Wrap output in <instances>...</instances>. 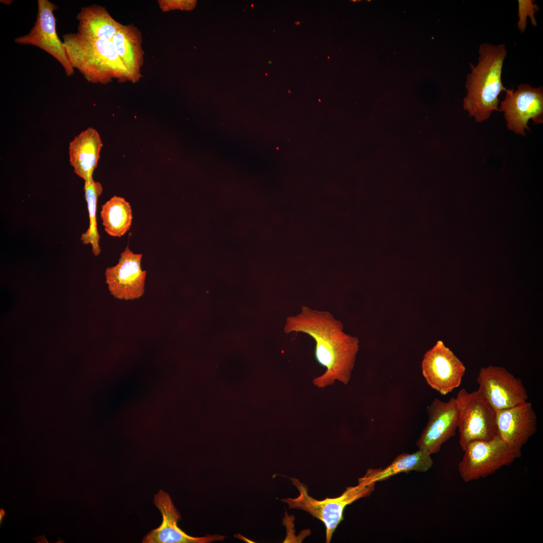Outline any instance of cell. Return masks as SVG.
Listing matches in <instances>:
<instances>
[{"label": "cell", "mask_w": 543, "mask_h": 543, "mask_svg": "<svg viewBox=\"0 0 543 543\" xmlns=\"http://www.w3.org/2000/svg\"><path fill=\"white\" fill-rule=\"evenodd\" d=\"M284 331L287 334L303 333L315 341V358L325 368L313 380L316 387H327L336 381L345 385L349 383L359 340L344 332L341 322L331 312L302 306L298 314L287 318Z\"/></svg>", "instance_id": "cell-1"}, {"label": "cell", "mask_w": 543, "mask_h": 543, "mask_svg": "<svg viewBox=\"0 0 543 543\" xmlns=\"http://www.w3.org/2000/svg\"><path fill=\"white\" fill-rule=\"evenodd\" d=\"M507 50L504 44L482 43L479 48L478 62L470 63L467 75V95L464 109L478 122L488 119L498 108V97L506 91L502 81V72Z\"/></svg>", "instance_id": "cell-2"}, {"label": "cell", "mask_w": 543, "mask_h": 543, "mask_svg": "<svg viewBox=\"0 0 543 543\" xmlns=\"http://www.w3.org/2000/svg\"><path fill=\"white\" fill-rule=\"evenodd\" d=\"M62 38L71 66L88 82L104 84L115 79L132 82L111 40L93 39L78 32L65 34Z\"/></svg>", "instance_id": "cell-3"}, {"label": "cell", "mask_w": 543, "mask_h": 543, "mask_svg": "<svg viewBox=\"0 0 543 543\" xmlns=\"http://www.w3.org/2000/svg\"><path fill=\"white\" fill-rule=\"evenodd\" d=\"M290 479L298 490L299 495L294 498H285L282 501L288 504L289 508L302 510L321 521L325 526L327 543L330 542L334 532L343 519V511L346 506L360 498L369 496L374 490L376 484L371 482L365 474L358 479L357 485L347 487L340 496L319 500L309 494L307 485L296 478Z\"/></svg>", "instance_id": "cell-4"}, {"label": "cell", "mask_w": 543, "mask_h": 543, "mask_svg": "<svg viewBox=\"0 0 543 543\" xmlns=\"http://www.w3.org/2000/svg\"><path fill=\"white\" fill-rule=\"evenodd\" d=\"M456 400L459 409V444L463 450L470 442L489 440L498 435L496 411L477 390L461 389Z\"/></svg>", "instance_id": "cell-5"}, {"label": "cell", "mask_w": 543, "mask_h": 543, "mask_svg": "<svg viewBox=\"0 0 543 543\" xmlns=\"http://www.w3.org/2000/svg\"><path fill=\"white\" fill-rule=\"evenodd\" d=\"M463 450L458 470L465 482L486 478L521 456V451L508 446L498 435L489 440L472 441Z\"/></svg>", "instance_id": "cell-6"}, {"label": "cell", "mask_w": 543, "mask_h": 543, "mask_svg": "<svg viewBox=\"0 0 543 543\" xmlns=\"http://www.w3.org/2000/svg\"><path fill=\"white\" fill-rule=\"evenodd\" d=\"M477 382L478 390L496 411L527 401L528 396L522 381L504 368L494 366L482 368Z\"/></svg>", "instance_id": "cell-7"}, {"label": "cell", "mask_w": 543, "mask_h": 543, "mask_svg": "<svg viewBox=\"0 0 543 543\" xmlns=\"http://www.w3.org/2000/svg\"><path fill=\"white\" fill-rule=\"evenodd\" d=\"M421 371L428 385L445 396L461 385L466 367L442 341L438 340L424 354Z\"/></svg>", "instance_id": "cell-8"}, {"label": "cell", "mask_w": 543, "mask_h": 543, "mask_svg": "<svg viewBox=\"0 0 543 543\" xmlns=\"http://www.w3.org/2000/svg\"><path fill=\"white\" fill-rule=\"evenodd\" d=\"M57 9L55 4L48 0H38L36 20L33 27L28 34L16 38L14 41L19 44L37 46L46 51L60 63L66 75L70 76L74 74V69L68 59L63 43L56 32L54 12Z\"/></svg>", "instance_id": "cell-9"}, {"label": "cell", "mask_w": 543, "mask_h": 543, "mask_svg": "<svg viewBox=\"0 0 543 543\" xmlns=\"http://www.w3.org/2000/svg\"><path fill=\"white\" fill-rule=\"evenodd\" d=\"M505 92L500 110L504 113L509 130L525 135V129L529 130L527 123L530 119L536 124L542 123V87H534L522 83L516 90L507 89Z\"/></svg>", "instance_id": "cell-10"}, {"label": "cell", "mask_w": 543, "mask_h": 543, "mask_svg": "<svg viewBox=\"0 0 543 543\" xmlns=\"http://www.w3.org/2000/svg\"><path fill=\"white\" fill-rule=\"evenodd\" d=\"M428 419L418 439L419 449L429 455L437 453L443 443L455 435L459 425V409L456 398L446 402L434 399L427 406Z\"/></svg>", "instance_id": "cell-11"}, {"label": "cell", "mask_w": 543, "mask_h": 543, "mask_svg": "<svg viewBox=\"0 0 543 543\" xmlns=\"http://www.w3.org/2000/svg\"><path fill=\"white\" fill-rule=\"evenodd\" d=\"M142 257L141 253H134L127 245L118 263L106 269V283L114 297L133 300L143 295L146 271L141 268Z\"/></svg>", "instance_id": "cell-12"}, {"label": "cell", "mask_w": 543, "mask_h": 543, "mask_svg": "<svg viewBox=\"0 0 543 543\" xmlns=\"http://www.w3.org/2000/svg\"><path fill=\"white\" fill-rule=\"evenodd\" d=\"M498 435L508 446L521 451L537 430V416L531 402L496 410Z\"/></svg>", "instance_id": "cell-13"}, {"label": "cell", "mask_w": 543, "mask_h": 543, "mask_svg": "<svg viewBox=\"0 0 543 543\" xmlns=\"http://www.w3.org/2000/svg\"><path fill=\"white\" fill-rule=\"evenodd\" d=\"M154 504L160 511L162 522L160 526L151 530L144 537L143 543H209L223 540L225 536L218 534L203 537L191 536L177 526L180 515L174 507L169 495L162 490L154 495Z\"/></svg>", "instance_id": "cell-14"}, {"label": "cell", "mask_w": 543, "mask_h": 543, "mask_svg": "<svg viewBox=\"0 0 543 543\" xmlns=\"http://www.w3.org/2000/svg\"><path fill=\"white\" fill-rule=\"evenodd\" d=\"M103 146L98 131L88 127L76 136L69 144V160L74 173L84 181L93 177Z\"/></svg>", "instance_id": "cell-15"}, {"label": "cell", "mask_w": 543, "mask_h": 543, "mask_svg": "<svg viewBox=\"0 0 543 543\" xmlns=\"http://www.w3.org/2000/svg\"><path fill=\"white\" fill-rule=\"evenodd\" d=\"M111 41L128 71L132 82L139 81L142 77L141 69L144 55L141 32L132 24L122 25Z\"/></svg>", "instance_id": "cell-16"}, {"label": "cell", "mask_w": 543, "mask_h": 543, "mask_svg": "<svg viewBox=\"0 0 543 543\" xmlns=\"http://www.w3.org/2000/svg\"><path fill=\"white\" fill-rule=\"evenodd\" d=\"M76 19L77 32L93 39L111 40L122 25L105 7L96 4L82 7Z\"/></svg>", "instance_id": "cell-17"}, {"label": "cell", "mask_w": 543, "mask_h": 543, "mask_svg": "<svg viewBox=\"0 0 543 543\" xmlns=\"http://www.w3.org/2000/svg\"><path fill=\"white\" fill-rule=\"evenodd\" d=\"M427 452L419 449L409 454L402 453L383 469H369L366 474L371 482L384 481L397 474L411 471L426 472L433 466V462Z\"/></svg>", "instance_id": "cell-18"}, {"label": "cell", "mask_w": 543, "mask_h": 543, "mask_svg": "<svg viewBox=\"0 0 543 543\" xmlns=\"http://www.w3.org/2000/svg\"><path fill=\"white\" fill-rule=\"evenodd\" d=\"M100 215L106 232L113 237L124 235L132 225L131 206L121 197L114 196L104 204Z\"/></svg>", "instance_id": "cell-19"}, {"label": "cell", "mask_w": 543, "mask_h": 543, "mask_svg": "<svg viewBox=\"0 0 543 543\" xmlns=\"http://www.w3.org/2000/svg\"><path fill=\"white\" fill-rule=\"evenodd\" d=\"M83 189L88 212L89 226L86 231L81 235L80 239L83 244L90 245L94 255L98 256L101 253V249L100 246V236L97 223V208L98 200L103 192V188L100 182L95 181L92 177L84 181Z\"/></svg>", "instance_id": "cell-20"}, {"label": "cell", "mask_w": 543, "mask_h": 543, "mask_svg": "<svg viewBox=\"0 0 543 543\" xmlns=\"http://www.w3.org/2000/svg\"><path fill=\"white\" fill-rule=\"evenodd\" d=\"M518 21L517 23L518 29L521 32H524L526 28V20L528 17L530 18L531 24L534 26L537 25V22L534 17V14L538 11V6L534 4L532 0H518Z\"/></svg>", "instance_id": "cell-21"}, {"label": "cell", "mask_w": 543, "mask_h": 543, "mask_svg": "<svg viewBox=\"0 0 543 543\" xmlns=\"http://www.w3.org/2000/svg\"><path fill=\"white\" fill-rule=\"evenodd\" d=\"M195 1L184 0H159L158 4L160 9L163 12L170 10L180 9L190 10L196 5Z\"/></svg>", "instance_id": "cell-22"}, {"label": "cell", "mask_w": 543, "mask_h": 543, "mask_svg": "<svg viewBox=\"0 0 543 543\" xmlns=\"http://www.w3.org/2000/svg\"><path fill=\"white\" fill-rule=\"evenodd\" d=\"M6 515H7V514H6V511L3 509L1 508L0 509V524H1V525H2V521H3V519L4 517L6 516Z\"/></svg>", "instance_id": "cell-23"}]
</instances>
